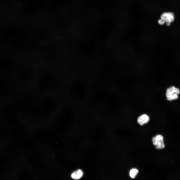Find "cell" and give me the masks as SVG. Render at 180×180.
I'll list each match as a JSON object with an SVG mask.
<instances>
[{
  "mask_svg": "<svg viewBox=\"0 0 180 180\" xmlns=\"http://www.w3.org/2000/svg\"><path fill=\"white\" fill-rule=\"evenodd\" d=\"M180 93V89L174 86L168 88L166 92V96L167 100L171 101L176 100L178 98Z\"/></svg>",
  "mask_w": 180,
  "mask_h": 180,
  "instance_id": "1",
  "label": "cell"
},
{
  "mask_svg": "<svg viewBox=\"0 0 180 180\" xmlns=\"http://www.w3.org/2000/svg\"><path fill=\"white\" fill-rule=\"evenodd\" d=\"M153 144L157 149H161L164 148L165 146L164 141V137L162 135L157 134L152 138Z\"/></svg>",
  "mask_w": 180,
  "mask_h": 180,
  "instance_id": "2",
  "label": "cell"
},
{
  "mask_svg": "<svg viewBox=\"0 0 180 180\" xmlns=\"http://www.w3.org/2000/svg\"><path fill=\"white\" fill-rule=\"evenodd\" d=\"M149 120V116L146 114H143L138 117L137 122L139 124L142 126L148 122Z\"/></svg>",
  "mask_w": 180,
  "mask_h": 180,
  "instance_id": "4",
  "label": "cell"
},
{
  "mask_svg": "<svg viewBox=\"0 0 180 180\" xmlns=\"http://www.w3.org/2000/svg\"><path fill=\"white\" fill-rule=\"evenodd\" d=\"M138 170L136 169L133 168L130 170V175L132 178L135 177L138 172Z\"/></svg>",
  "mask_w": 180,
  "mask_h": 180,
  "instance_id": "6",
  "label": "cell"
},
{
  "mask_svg": "<svg viewBox=\"0 0 180 180\" xmlns=\"http://www.w3.org/2000/svg\"><path fill=\"white\" fill-rule=\"evenodd\" d=\"M160 18L164 20L166 23L171 24L175 20V16L174 14L172 12H164L161 15Z\"/></svg>",
  "mask_w": 180,
  "mask_h": 180,
  "instance_id": "3",
  "label": "cell"
},
{
  "mask_svg": "<svg viewBox=\"0 0 180 180\" xmlns=\"http://www.w3.org/2000/svg\"><path fill=\"white\" fill-rule=\"evenodd\" d=\"M158 23L160 25H163L166 24L165 21L163 20L160 18L158 20Z\"/></svg>",
  "mask_w": 180,
  "mask_h": 180,
  "instance_id": "7",
  "label": "cell"
},
{
  "mask_svg": "<svg viewBox=\"0 0 180 180\" xmlns=\"http://www.w3.org/2000/svg\"><path fill=\"white\" fill-rule=\"evenodd\" d=\"M83 174L82 171L80 169H78L73 172L71 174L72 178L74 180H77L82 177Z\"/></svg>",
  "mask_w": 180,
  "mask_h": 180,
  "instance_id": "5",
  "label": "cell"
}]
</instances>
